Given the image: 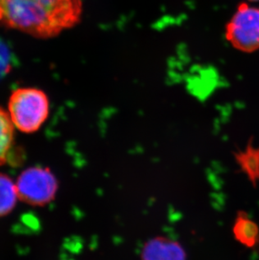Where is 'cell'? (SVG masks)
I'll list each match as a JSON object with an SVG mask.
<instances>
[{"mask_svg":"<svg viewBox=\"0 0 259 260\" xmlns=\"http://www.w3.org/2000/svg\"><path fill=\"white\" fill-rule=\"evenodd\" d=\"M83 12L82 0H0V25L50 39L78 25Z\"/></svg>","mask_w":259,"mask_h":260,"instance_id":"obj_1","label":"cell"},{"mask_svg":"<svg viewBox=\"0 0 259 260\" xmlns=\"http://www.w3.org/2000/svg\"><path fill=\"white\" fill-rule=\"evenodd\" d=\"M49 109V100L43 91L20 88L10 95L8 113L17 130L29 134L37 132L46 122Z\"/></svg>","mask_w":259,"mask_h":260,"instance_id":"obj_2","label":"cell"},{"mask_svg":"<svg viewBox=\"0 0 259 260\" xmlns=\"http://www.w3.org/2000/svg\"><path fill=\"white\" fill-rule=\"evenodd\" d=\"M225 39L235 49L246 53L259 50V7L241 3L225 25Z\"/></svg>","mask_w":259,"mask_h":260,"instance_id":"obj_3","label":"cell"},{"mask_svg":"<svg viewBox=\"0 0 259 260\" xmlns=\"http://www.w3.org/2000/svg\"><path fill=\"white\" fill-rule=\"evenodd\" d=\"M18 198L32 206L52 202L58 189V181L49 168L30 167L24 170L15 182Z\"/></svg>","mask_w":259,"mask_h":260,"instance_id":"obj_4","label":"cell"},{"mask_svg":"<svg viewBox=\"0 0 259 260\" xmlns=\"http://www.w3.org/2000/svg\"><path fill=\"white\" fill-rule=\"evenodd\" d=\"M142 260H186L183 246L170 238L156 237L145 243Z\"/></svg>","mask_w":259,"mask_h":260,"instance_id":"obj_5","label":"cell"},{"mask_svg":"<svg viewBox=\"0 0 259 260\" xmlns=\"http://www.w3.org/2000/svg\"><path fill=\"white\" fill-rule=\"evenodd\" d=\"M233 232L236 240L245 247L253 248L258 246V226L245 211H239L237 213Z\"/></svg>","mask_w":259,"mask_h":260,"instance_id":"obj_6","label":"cell"},{"mask_svg":"<svg viewBox=\"0 0 259 260\" xmlns=\"http://www.w3.org/2000/svg\"><path fill=\"white\" fill-rule=\"evenodd\" d=\"M234 156L241 170L256 185L259 182V148L254 147L250 142L244 150L238 151Z\"/></svg>","mask_w":259,"mask_h":260,"instance_id":"obj_7","label":"cell"},{"mask_svg":"<svg viewBox=\"0 0 259 260\" xmlns=\"http://www.w3.org/2000/svg\"><path fill=\"white\" fill-rule=\"evenodd\" d=\"M15 128L9 113L0 107V166L10 160L15 142Z\"/></svg>","mask_w":259,"mask_h":260,"instance_id":"obj_8","label":"cell"},{"mask_svg":"<svg viewBox=\"0 0 259 260\" xmlns=\"http://www.w3.org/2000/svg\"><path fill=\"white\" fill-rule=\"evenodd\" d=\"M18 200L15 182L7 174L0 173V218L14 210Z\"/></svg>","mask_w":259,"mask_h":260,"instance_id":"obj_9","label":"cell"},{"mask_svg":"<svg viewBox=\"0 0 259 260\" xmlns=\"http://www.w3.org/2000/svg\"><path fill=\"white\" fill-rule=\"evenodd\" d=\"M250 2H259V0H248Z\"/></svg>","mask_w":259,"mask_h":260,"instance_id":"obj_10","label":"cell"}]
</instances>
